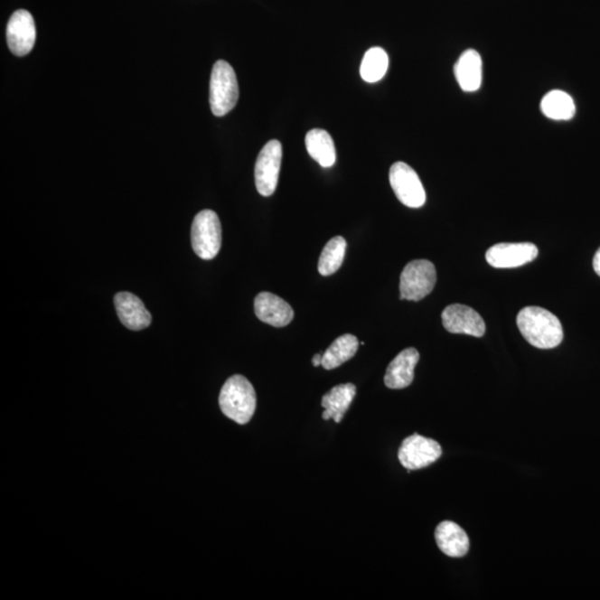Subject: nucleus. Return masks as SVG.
<instances>
[{"label":"nucleus","mask_w":600,"mask_h":600,"mask_svg":"<svg viewBox=\"0 0 600 600\" xmlns=\"http://www.w3.org/2000/svg\"><path fill=\"white\" fill-rule=\"evenodd\" d=\"M192 246L198 258L214 259L221 247V225L219 215L211 210L198 212L192 225Z\"/></svg>","instance_id":"20e7f679"},{"label":"nucleus","mask_w":600,"mask_h":600,"mask_svg":"<svg viewBox=\"0 0 600 600\" xmlns=\"http://www.w3.org/2000/svg\"><path fill=\"white\" fill-rule=\"evenodd\" d=\"M539 256V248L531 243L497 244L486 253L487 263L495 268H516L530 263Z\"/></svg>","instance_id":"9b49d317"},{"label":"nucleus","mask_w":600,"mask_h":600,"mask_svg":"<svg viewBox=\"0 0 600 600\" xmlns=\"http://www.w3.org/2000/svg\"><path fill=\"white\" fill-rule=\"evenodd\" d=\"M517 326L525 340L540 350H551L563 342L564 331L559 319L545 308H522L517 316Z\"/></svg>","instance_id":"f257e3e1"},{"label":"nucleus","mask_w":600,"mask_h":600,"mask_svg":"<svg viewBox=\"0 0 600 600\" xmlns=\"http://www.w3.org/2000/svg\"><path fill=\"white\" fill-rule=\"evenodd\" d=\"M360 347L356 336L346 333L337 338L323 354L322 366L326 370L337 369L356 355Z\"/></svg>","instance_id":"6ab92c4d"},{"label":"nucleus","mask_w":600,"mask_h":600,"mask_svg":"<svg viewBox=\"0 0 600 600\" xmlns=\"http://www.w3.org/2000/svg\"><path fill=\"white\" fill-rule=\"evenodd\" d=\"M435 539L439 549L453 558H464L471 546L466 531L453 521L440 522L435 531Z\"/></svg>","instance_id":"2eb2a0df"},{"label":"nucleus","mask_w":600,"mask_h":600,"mask_svg":"<svg viewBox=\"0 0 600 600\" xmlns=\"http://www.w3.org/2000/svg\"><path fill=\"white\" fill-rule=\"evenodd\" d=\"M254 308L259 321L273 327H286L294 319V311L284 299L268 292L255 298Z\"/></svg>","instance_id":"f8f14e48"},{"label":"nucleus","mask_w":600,"mask_h":600,"mask_svg":"<svg viewBox=\"0 0 600 600\" xmlns=\"http://www.w3.org/2000/svg\"><path fill=\"white\" fill-rule=\"evenodd\" d=\"M540 109L547 118L553 120H569L576 114V106L572 96L563 90H551L541 100Z\"/></svg>","instance_id":"aec40b11"},{"label":"nucleus","mask_w":600,"mask_h":600,"mask_svg":"<svg viewBox=\"0 0 600 600\" xmlns=\"http://www.w3.org/2000/svg\"><path fill=\"white\" fill-rule=\"evenodd\" d=\"M443 450L436 440L411 435L401 444L398 459L408 471H418L437 462L442 457Z\"/></svg>","instance_id":"6e6552de"},{"label":"nucleus","mask_w":600,"mask_h":600,"mask_svg":"<svg viewBox=\"0 0 600 600\" xmlns=\"http://www.w3.org/2000/svg\"><path fill=\"white\" fill-rule=\"evenodd\" d=\"M119 321L130 331H143L152 323V314L137 296L130 293L116 294L114 298Z\"/></svg>","instance_id":"ddd939ff"},{"label":"nucleus","mask_w":600,"mask_h":600,"mask_svg":"<svg viewBox=\"0 0 600 600\" xmlns=\"http://www.w3.org/2000/svg\"><path fill=\"white\" fill-rule=\"evenodd\" d=\"M239 81L234 70L225 61L214 65L211 77L210 103L212 114L222 117L235 108L239 101Z\"/></svg>","instance_id":"7ed1b4c3"},{"label":"nucleus","mask_w":600,"mask_h":600,"mask_svg":"<svg viewBox=\"0 0 600 600\" xmlns=\"http://www.w3.org/2000/svg\"><path fill=\"white\" fill-rule=\"evenodd\" d=\"M418 361L419 352L415 348L399 352L387 367L385 385L390 389H404L411 385Z\"/></svg>","instance_id":"4468645a"},{"label":"nucleus","mask_w":600,"mask_h":600,"mask_svg":"<svg viewBox=\"0 0 600 600\" xmlns=\"http://www.w3.org/2000/svg\"><path fill=\"white\" fill-rule=\"evenodd\" d=\"M6 35L9 50L14 56L29 54L36 42V26L32 14L25 9L14 12L9 19Z\"/></svg>","instance_id":"1a4fd4ad"},{"label":"nucleus","mask_w":600,"mask_h":600,"mask_svg":"<svg viewBox=\"0 0 600 600\" xmlns=\"http://www.w3.org/2000/svg\"><path fill=\"white\" fill-rule=\"evenodd\" d=\"M258 398L249 380L244 376L235 375L227 380L220 395L222 413L237 424L245 425L255 414Z\"/></svg>","instance_id":"f03ea898"},{"label":"nucleus","mask_w":600,"mask_h":600,"mask_svg":"<svg viewBox=\"0 0 600 600\" xmlns=\"http://www.w3.org/2000/svg\"><path fill=\"white\" fill-rule=\"evenodd\" d=\"M347 243L342 236L333 237L328 241L322 251L321 258L318 261V272L322 276H331L335 274L342 267L343 258H345Z\"/></svg>","instance_id":"412c9836"},{"label":"nucleus","mask_w":600,"mask_h":600,"mask_svg":"<svg viewBox=\"0 0 600 600\" xmlns=\"http://www.w3.org/2000/svg\"><path fill=\"white\" fill-rule=\"evenodd\" d=\"M306 148L314 161L322 167L329 168L336 163V148L333 140L323 129H313L306 135Z\"/></svg>","instance_id":"a211bd4d"},{"label":"nucleus","mask_w":600,"mask_h":600,"mask_svg":"<svg viewBox=\"0 0 600 600\" xmlns=\"http://www.w3.org/2000/svg\"><path fill=\"white\" fill-rule=\"evenodd\" d=\"M455 76L459 87L466 93L481 89L483 81V61L476 51L464 52L455 65Z\"/></svg>","instance_id":"dca6fc26"},{"label":"nucleus","mask_w":600,"mask_h":600,"mask_svg":"<svg viewBox=\"0 0 600 600\" xmlns=\"http://www.w3.org/2000/svg\"><path fill=\"white\" fill-rule=\"evenodd\" d=\"M389 58L380 47H372L366 52L361 65V76L366 82H377L384 79L389 70Z\"/></svg>","instance_id":"4be33fe9"},{"label":"nucleus","mask_w":600,"mask_h":600,"mask_svg":"<svg viewBox=\"0 0 600 600\" xmlns=\"http://www.w3.org/2000/svg\"><path fill=\"white\" fill-rule=\"evenodd\" d=\"M323 354H316L313 357V365L318 367L322 365Z\"/></svg>","instance_id":"b1692460"},{"label":"nucleus","mask_w":600,"mask_h":600,"mask_svg":"<svg viewBox=\"0 0 600 600\" xmlns=\"http://www.w3.org/2000/svg\"><path fill=\"white\" fill-rule=\"evenodd\" d=\"M356 396V386L354 384H342L333 387L326 395H323L322 406L323 408V419L333 418L335 423H341L343 415L354 400Z\"/></svg>","instance_id":"f3484780"},{"label":"nucleus","mask_w":600,"mask_h":600,"mask_svg":"<svg viewBox=\"0 0 600 600\" xmlns=\"http://www.w3.org/2000/svg\"><path fill=\"white\" fill-rule=\"evenodd\" d=\"M436 280V268L432 261H410L400 275V299L419 302L433 292Z\"/></svg>","instance_id":"39448f33"},{"label":"nucleus","mask_w":600,"mask_h":600,"mask_svg":"<svg viewBox=\"0 0 600 600\" xmlns=\"http://www.w3.org/2000/svg\"><path fill=\"white\" fill-rule=\"evenodd\" d=\"M593 266H594L595 273H596L600 277V248L598 249L597 253L595 254V258H594V260H593Z\"/></svg>","instance_id":"5701e85b"},{"label":"nucleus","mask_w":600,"mask_h":600,"mask_svg":"<svg viewBox=\"0 0 600 600\" xmlns=\"http://www.w3.org/2000/svg\"><path fill=\"white\" fill-rule=\"evenodd\" d=\"M283 146L278 140H270L260 150L255 164L256 187L261 196H272L277 188Z\"/></svg>","instance_id":"423d86ee"},{"label":"nucleus","mask_w":600,"mask_h":600,"mask_svg":"<svg viewBox=\"0 0 600 600\" xmlns=\"http://www.w3.org/2000/svg\"><path fill=\"white\" fill-rule=\"evenodd\" d=\"M442 319L445 329L452 333L483 337L486 332L485 322L481 314L464 305H450L444 309Z\"/></svg>","instance_id":"9d476101"},{"label":"nucleus","mask_w":600,"mask_h":600,"mask_svg":"<svg viewBox=\"0 0 600 600\" xmlns=\"http://www.w3.org/2000/svg\"><path fill=\"white\" fill-rule=\"evenodd\" d=\"M390 186L401 204L420 208L426 202V192L417 173L409 164L395 163L389 172Z\"/></svg>","instance_id":"0eeeda50"}]
</instances>
